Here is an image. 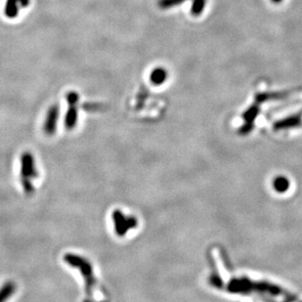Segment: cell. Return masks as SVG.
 <instances>
[{"instance_id":"cell-1","label":"cell","mask_w":302,"mask_h":302,"mask_svg":"<svg viewBox=\"0 0 302 302\" xmlns=\"http://www.w3.org/2000/svg\"><path fill=\"white\" fill-rule=\"evenodd\" d=\"M64 261L68 265L77 268L81 271V276L85 282V289L86 292L90 295L93 292V288L96 285V279L93 273V267L91 263L86 258L81 257V255L73 254V253H66L64 255Z\"/></svg>"},{"instance_id":"cell-2","label":"cell","mask_w":302,"mask_h":302,"mask_svg":"<svg viewBox=\"0 0 302 302\" xmlns=\"http://www.w3.org/2000/svg\"><path fill=\"white\" fill-rule=\"evenodd\" d=\"M39 176L36 162L32 153L24 152L21 156V183L24 192L28 196H32L35 192L33 179Z\"/></svg>"},{"instance_id":"cell-3","label":"cell","mask_w":302,"mask_h":302,"mask_svg":"<svg viewBox=\"0 0 302 302\" xmlns=\"http://www.w3.org/2000/svg\"><path fill=\"white\" fill-rule=\"evenodd\" d=\"M68 103V111L65 118V126L67 129L72 130L76 127L79 119V102L80 95L76 91H71L66 96Z\"/></svg>"},{"instance_id":"cell-4","label":"cell","mask_w":302,"mask_h":302,"mask_svg":"<svg viewBox=\"0 0 302 302\" xmlns=\"http://www.w3.org/2000/svg\"><path fill=\"white\" fill-rule=\"evenodd\" d=\"M58 119H59V106L55 104L52 105L47 111L46 118L43 123V132L47 136H53L56 133Z\"/></svg>"},{"instance_id":"cell-5","label":"cell","mask_w":302,"mask_h":302,"mask_svg":"<svg viewBox=\"0 0 302 302\" xmlns=\"http://www.w3.org/2000/svg\"><path fill=\"white\" fill-rule=\"evenodd\" d=\"M113 221L115 224L116 233L119 236L125 235L128 229L133 228L136 225V220L134 218H126L120 210H115L113 212Z\"/></svg>"},{"instance_id":"cell-6","label":"cell","mask_w":302,"mask_h":302,"mask_svg":"<svg viewBox=\"0 0 302 302\" xmlns=\"http://www.w3.org/2000/svg\"><path fill=\"white\" fill-rule=\"evenodd\" d=\"M31 4V0H6L4 6V15L9 19L18 17L21 9L27 8Z\"/></svg>"},{"instance_id":"cell-7","label":"cell","mask_w":302,"mask_h":302,"mask_svg":"<svg viewBox=\"0 0 302 302\" xmlns=\"http://www.w3.org/2000/svg\"><path fill=\"white\" fill-rule=\"evenodd\" d=\"M17 284L13 281H8L2 284L0 287V302H6L15 293Z\"/></svg>"},{"instance_id":"cell-8","label":"cell","mask_w":302,"mask_h":302,"mask_svg":"<svg viewBox=\"0 0 302 302\" xmlns=\"http://www.w3.org/2000/svg\"><path fill=\"white\" fill-rule=\"evenodd\" d=\"M167 79V72L163 68L155 69L150 76V81L154 85H161Z\"/></svg>"},{"instance_id":"cell-9","label":"cell","mask_w":302,"mask_h":302,"mask_svg":"<svg viewBox=\"0 0 302 302\" xmlns=\"http://www.w3.org/2000/svg\"><path fill=\"white\" fill-rule=\"evenodd\" d=\"M301 122V116L296 115L294 117L287 118L280 122H277L275 127L276 128H286V127H291V126H297Z\"/></svg>"},{"instance_id":"cell-10","label":"cell","mask_w":302,"mask_h":302,"mask_svg":"<svg viewBox=\"0 0 302 302\" xmlns=\"http://www.w3.org/2000/svg\"><path fill=\"white\" fill-rule=\"evenodd\" d=\"M206 4V0H193V5L191 8V14L193 16H200Z\"/></svg>"},{"instance_id":"cell-11","label":"cell","mask_w":302,"mask_h":302,"mask_svg":"<svg viewBox=\"0 0 302 302\" xmlns=\"http://www.w3.org/2000/svg\"><path fill=\"white\" fill-rule=\"evenodd\" d=\"M186 0H159L158 5L161 9H169L172 7H175L176 5H179Z\"/></svg>"},{"instance_id":"cell-12","label":"cell","mask_w":302,"mask_h":302,"mask_svg":"<svg viewBox=\"0 0 302 302\" xmlns=\"http://www.w3.org/2000/svg\"><path fill=\"white\" fill-rule=\"evenodd\" d=\"M259 112V108L252 106L249 110L246 111V113L244 114V119L246 121H253L255 119V117H257V114Z\"/></svg>"},{"instance_id":"cell-13","label":"cell","mask_w":302,"mask_h":302,"mask_svg":"<svg viewBox=\"0 0 302 302\" xmlns=\"http://www.w3.org/2000/svg\"><path fill=\"white\" fill-rule=\"evenodd\" d=\"M271 1H273L274 3H280V2H282V0H271Z\"/></svg>"},{"instance_id":"cell-14","label":"cell","mask_w":302,"mask_h":302,"mask_svg":"<svg viewBox=\"0 0 302 302\" xmlns=\"http://www.w3.org/2000/svg\"><path fill=\"white\" fill-rule=\"evenodd\" d=\"M83 302H91L90 301V300H87V299H86V300H84V301Z\"/></svg>"}]
</instances>
